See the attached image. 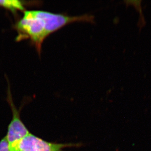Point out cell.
Returning <instances> with one entry per match:
<instances>
[{
  "mask_svg": "<svg viewBox=\"0 0 151 151\" xmlns=\"http://www.w3.org/2000/svg\"><path fill=\"white\" fill-rule=\"evenodd\" d=\"M75 22L94 24L91 15L71 16L40 10H27L15 24L18 33L17 40L29 39L40 54L42 46L46 38L65 26Z\"/></svg>",
  "mask_w": 151,
  "mask_h": 151,
  "instance_id": "cell-1",
  "label": "cell"
},
{
  "mask_svg": "<svg viewBox=\"0 0 151 151\" xmlns=\"http://www.w3.org/2000/svg\"><path fill=\"white\" fill-rule=\"evenodd\" d=\"M76 146H77V144L49 142L30 133L22 139L9 146L10 151H63L65 148Z\"/></svg>",
  "mask_w": 151,
  "mask_h": 151,
  "instance_id": "cell-2",
  "label": "cell"
},
{
  "mask_svg": "<svg viewBox=\"0 0 151 151\" xmlns=\"http://www.w3.org/2000/svg\"><path fill=\"white\" fill-rule=\"evenodd\" d=\"M7 99L12 109V117L7 128V134L5 137L9 146H10L29 134L30 132L21 119L19 111L15 107L12 99L9 87Z\"/></svg>",
  "mask_w": 151,
  "mask_h": 151,
  "instance_id": "cell-3",
  "label": "cell"
},
{
  "mask_svg": "<svg viewBox=\"0 0 151 151\" xmlns=\"http://www.w3.org/2000/svg\"><path fill=\"white\" fill-rule=\"evenodd\" d=\"M27 2L17 0H3L0 1V7L10 10L12 13H15L18 11H24Z\"/></svg>",
  "mask_w": 151,
  "mask_h": 151,
  "instance_id": "cell-4",
  "label": "cell"
},
{
  "mask_svg": "<svg viewBox=\"0 0 151 151\" xmlns=\"http://www.w3.org/2000/svg\"><path fill=\"white\" fill-rule=\"evenodd\" d=\"M0 151H10L9 143L5 137L0 141Z\"/></svg>",
  "mask_w": 151,
  "mask_h": 151,
  "instance_id": "cell-5",
  "label": "cell"
}]
</instances>
